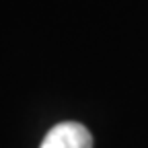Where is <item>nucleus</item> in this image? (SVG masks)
<instances>
[{
    "label": "nucleus",
    "mask_w": 148,
    "mask_h": 148,
    "mask_svg": "<svg viewBox=\"0 0 148 148\" xmlns=\"http://www.w3.org/2000/svg\"><path fill=\"white\" fill-rule=\"evenodd\" d=\"M41 148H92V136L82 123L64 121L47 132Z\"/></svg>",
    "instance_id": "obj_1"
}]
</instances>
